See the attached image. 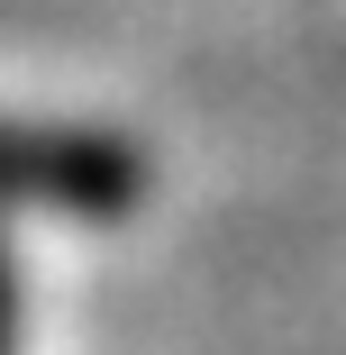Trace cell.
Wrapping results in <instances>:
<instances>
[{
  "label": "cell",
  "mask_w": 346,
  "mask_h": 355,
  "mask_svg": "<svg viewBox=\"0 0 346 355\" xmlns=\"http://www.w3.org/2000/svg\"><path fill=\"white\" fill-rule=\"evenodd\" d=\"M0 355H10V273H0Z\"/></svg>",
  "instance_id": "2"
},
{
  "label": "cell",
  "mask_w": 346,
  "mask_h": 355,
  "mask_svg": "<svg viewBox=\"0 0 346 355\" xmlns=\"http://www.w3.org/2000/svg\"><path fill=\"white\" fill-rule=\"evenodd\" d=\"M146 200V155L101 128L0 119V219H73L110 228Z\"/></svg>",
  "instance_id": "1"
}]
</instances>
